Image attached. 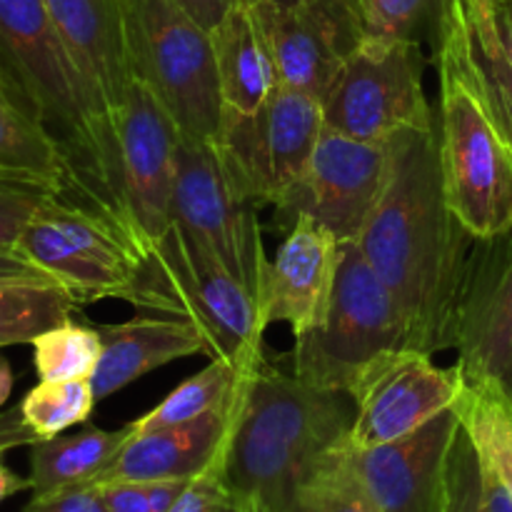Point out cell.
Wrapping results in <instances>:
<instances>
[{"label": "cell", "instance_id": "obj_16", "mask_svg": "<svg viewBox=\"0 0 512 512\" xmlns=\"http://www.w3.org/2000/svg\"><path fill=\"white\" fill-rule=\"evenodd\" d=\"M463 388L458 365L440 368L433 353L403 348L385 355L350 390L355 418L348 440L358 448L393 443L455 408Z\"/></svg>", "mask_w": 512, "mask_h": 512}, {"label": "cell", "instance_id": "obj_44", "mask_svg": "<svg viewBox=\"0 0 512 512\" xmlns=\"http://www.w3.org/2000/svg\"><path fill=\"white\" fill-rule=\"evenodd\" d=\"M498 30H500V40H503L505 55H508V60L512 65V0H500Z\"/></svg>", "mask_w": 512, "mask_h": 512}, {"label": "cell", "instance_id": "obj_27", "mask_svg": "<svg viewBox=\"0 0 512 512\" xmlns=\"http://www.w3.org/2000/svg\"><path fill=\"white\" fill-rule=\"evenodd\" d=\"M253 370L210 358V363L200 373L180 383L168 398L160 400L150 413L133 420L130 425H133L135 433H150V430L190 423V420L200 418V415L210 413V410L220 408V405H228L240 393L245 378Z\"/></svg>", "mask_w": 512, "mask_h": 512}, {"label": "cell", "instance_id": "obj_40", "mask_svg": "<svg viewBox=\"0 0 512 512\" xmlns=\"http://www.w3.org/2000/svg\"><path fill=\"white\" fill-rule=\"evenodd\" d=\"M465 15L475 33L493 35L498 33V5L500 0H460Z\"/></svg>", "mask_w": 512, "mask_h": 512}, {"label": "cell", "instance_id": "obj_48", "mask_svg": "<svg viewBox=\"0 0 512 512\" xmlns=\"http://www.w3.org/2000/svg\"><path fill=\"white\" fill-rule=\"evenodd\" d=\"M353 3H355V5H358V10H360V5H363V0H353Z\"/></svg>", "mask_w": 512, "mask_h": 512}, {"label": "cell", "instance_id": "obj_33", "mask_svg": "<svg viewBox=\"0 0 512 512\" xmlns=\"http://www.w3.org/2000/svg\"><path fill=\"white\" fill-rule=\"evenodd\" d=\"M445 512H480V460L463 428L450 450Z\"/></svg>", "mask_w": 512, "mask_h": 512}, {"label": "cell", "instance_id": "obj_28", "mask_svg": "<svg viewBox=\"0 0 512 512\" xmlns=\"http://www.w3.org/2000/svg\"><path fill=\"white\" fill-rule=\"evenodd\" d=\"M30 345L40 380H90L103 353L98 328L80 325L73 318L40 333Z\"/></svg>", "mask_w": 512, "mask_h": 512}, {"label": "cell", "instance_id": "obj_17", "mask_svg": "<svg viewBox=\"0 0 512 512\" xmlns=\"http://www.w3.org/2000/svg\"><path fill=\"white\" fill-rule=\"evenodd\" d=\"M453 350L463 375L495 380L512 395V230L470 248Z\"/></svg>", "mask_w": 512, "mask_h": 512}, {"label": "cell", "instance_id": "obj_23", "mask_svg": "<svg viewBox=\"0 0 512 512\" xmlns=\"http://www.w3.org/2000/svg\"><path fill=\"white\" fill-rule=\"evenodd\" d=\"M133 435V425L103 430L85 425L70 435L38 440L30 445V485L33 495L95 483Z\"/></svg>", "mask_w": 512, "mask_h": 512}, {"label": "cell", "instance_id": "obj_10", "mask_svg": "<svg viewBox=\"0 0 512 512\" xmlns=\"http://www.w3.org/2000/svg\"><path fill=\"white\" fill-rule=\"evenodd\" d=\"M173 220L260 303L270 258L258 203L233 178L215 140L180 138Z\"/></svg>", "mask_w": 512, "mask_h": 512}, {"label": "cell", "instance_id": "obj_12", "mask_svg": "<svg viewBox=\"0 0 512 512\" xmlns=\"http://www.w3.org/2000/svg\"><path fill=\"white\" fill-rule=\"evenodd\" d=\"M323 118L328 128L378 143L400 130L435 125L418 40L365 35L325 95Z\"/></svg>", "mask_w": 512, "mask_h": 512}, {"label": "cell", "instance_id": "obj_30", "mask_svg": "<svg viewBox=\"0 0 512 512\" xmlns=\"http://www.w3.org/2000/svg\"><path fill=\"white\" fill-rule=\"evenodd\" d=\"M468 53L480 95H483L500 135L512 150V65L505 55L500 30L498 35L483 38L468 23Z\"/></svg>", "mask_w": 512, "mask_h": 512}, {"label": "cell", "instance_id": "obj_36", "mask_svg": "<svg viewBox=\"0 0 512 512\" xmlns=\"http://www.w3.org/2000/svg\"><path fill=\"white\" fill-rule=\"evenodd\" d=\"M298 512H370V510H365L363 505L355 503L353 498L340 493V490L333 488V485L315 480V483H310V488L305 490Z\"/></svg>", "mask_w": 512, "mask_h": 512}, {"label": "cell", "instance_id": "obj_3", "mask_svg": "<svg viewBox=\"0 0 512 512\" xmlns=\"http://www.w3.org/2000/svg\"><path fill=\"white\" fill-rule=\"evenodd\" d=\"M0 78L63 143L73 170L63 193L108 215L113 120L75 68L45 0H0Z\"/></svg>", "mask_w": 512, "mask_h": 512}, {"label": "cell", "instance_id": "obj_21", "mask_svg": "<svg viewBox=\"0 0 512 512\" xmlns=\"http://www.w3.org/2000/svg\"><path fill=\"white\" fill-rule=\"evenodd\" d=\"M103 353L90 385L95 400H105L130 383L190 355L208 353L198 325L178 315H135L125 323L98 325Z\"/></svg>", "mask_w": 512, "mask_h": 512}, {"label": "cell", "instance_id": "obj_25", "mask_svg": "<svg viewBox=\"0 0 512 512\" xmlns=\"http://www.w3.org/2000/svg\"><path fill=\"white\" fill-rule=\"evenodd\" d=\"M455 410L475 453L512 495V395L495 380L463 375Z\"/></svg>", "mask_w": 512, "mask_h": 512}, {"label": "cell", "instance_id": "obj_41", "mask_svg": "<svg viewBox=\"0 0 512 512\" xmlns=\"http://www.w3.org/2000/svg\"><path fill=\"white\" fill-rule=\"evenodd\" d=\"M190 480H148V498L153 512H168L178 503L183 490L188 488Z\"/></svg>", "mask_w": 512, "mask_h": 512}, {"label": "cell", "instance_id": "obj_15", "mask_svg": "<svg viewBox=\"0 0 512 512\" xmlns=\"http://www.w3.org/2000/svg\"><path fill=\"white\" fill-rule=\"evenodd\" d=\"M390 178V140H360L325 125L298 185L280 210L310 215L355 243Z\"/></svg>", "mask_w": 512, "mask_h": 512}, {"label": "cell", "instance_id": "obj_42", "mask_svg": "<svg viewBox=\"0 0 512 512\" xmlns=\"http://www.w3.org/2000/svg\"><path fill=\"white\" fill-rule=\"evenodd\" d=\"M15 275H45V273L40 268H35L28 258H23L18 250L0 248V278H15Z\"/></svg>", "mask_w": 512, "mask_h": 512}, {"label": "cell", "instance_id": "obj_35", "mask_svg": "<svg viewBox=\"0 0 512 512\" xmlns=\"http://www.w3.org/2000/svg\"><path fill=\"white\" fill-rule=\"evenodd\" d=\"M108 512H153L148 498V485L138 480H113L98 483Z\"/></svg>", "mask_w": 512, "mask_h": 512}, {"label": "cell", "instance_id": "obj_26", "mask_svg": "<svg viewBox=\"0 0 512 512\" xmlns=\"http://www.w3.org/2000/svg\"><path fill=\"white\" fill-rule=\"evenodd\" d=\"M75 295L48 275L0 278V348L33 343L40 333L73 318Z\"/></svg>", "mask_w": 512, "mask_h": 512}, {"label": "cell", "instance_id": "obj_9", "mask_svg": "<svg viewBox=\"0 0 512 512\" xmlns=\"http://www.w3.org/2000/svg\"><path fill=\"white\" fill-rule=\"evenodd\" d=\"M460 428L458 410L450 408L393 443L358 448L345 438L325 455L315 480L370 512H445L450 450Z\"/></svg>", "mask_w": 512, "mask_h": 512}, {"label": "cell", "instance_id": "obj_43", "mask_svg": "<svg viewBox=\"0 0 512 512\" xmlns=\"http://www.w3.org/2000/svg\"><path fill=\"white\" fill-rule=\"evenodd\" d=\"M23 490H33L30 478H20L15 470H10L8 465L3 463V455H0V505L8 498H13V495L23 493Z\"/></svg>", "mask_w": 512, "mask_h": 512}, {"label": "cell", "instance_id": "obj_24", "mask_svg": "<svg viewBox=\"0 0 512 512\" xmlns=\"http://www.w3.org/2000/svg\"><path fill=\"white\" fill-rule=\"evenodd\" d=\"M0 168L43 178L63 193L70 183V158L63 143L25 108L0 78Z\"/></svg>", "mask_w": 512, "mask_h": 512}, {"label": "cell", "instance_id": "obj_13", "mask_svg": "<svg viewBox=\"0 0 512 512\" xmlns=\"http://www.w3.org/2000/svg\"><path fill=\"white\" fill-rule=\"evenodd\" d=\"M35 268L63 283L80 305L120 300L133 280V243L108 215L55 193L15 243Z\"/></svg>", "mask_w": 512, "mask_h": 512}, {"label": "cell", "instance_id": "obj_31", "mask_svg": "<svg viewBox=\"0 0 512 512\" xmlns=\"http://www.w3.org/2000/svg\"><path fill=\"white\" fill-rule=\"evenodd\" d=\"M443 0H363L360 18L365 35L388 40H418V33L435 20Z\"/></svg>", "mask_w": 512, "mask_h": 512}, {"label": "cell", "instance_id": "obj_29", "mask_svg": "<svg viewBox=\"0 0 512 512\" xmlns=\"http://www.w3.org/2000/svg\"><path fill=\"white\" fill-rule=\"evenodd\" d=\"M95 403L90 380H40L18 405L25 425L45 440L88 423Z\"/></svg>", "mask_w": 512, "mask_h": 512}, {"label": "cell", "instance_id": "obj_2", "mask_svg": "<svg viewBox=\"0 0 512 512\" xmlns=\"http://www.w3.org/2000/svg\"><path fill=\"white\" fill-rule=\"evenodd\" d=\"M348 393L313 388L260 363L248 375L223 460L235 512H298L325 455L348 438Z\"/></svg>", "mask_w": 512, "mask_h": 512}, {"label": "cell", "instance_id": "obj_11", "mask_svg": "<svg viewBox=\"0 0 512 512\" xmlns=\"http://www.w3.org/2000/svg\"><path fill=\"white\" fill-rule=\"evenodd\" d=\"M325 128L323 103L278 88L253 113L223 108L218 143L225 165L258 205L283 208Z\"/></svg>", "mask_w": 512, "mask_h": 512}, {"label": "cell", "instance_id": "obj_39", "mask_svg": "<svg viewBox=\"0 0 512 512\" xmlns=\"http://www.w3.org/2000/svg\"><path fill=\"white\" fill-rule=\"evenodd\" d=\"M173 3L210 33L240 0H173Z\"/></svg>", "mask_w": 512, "mask_h": 512}, {"label": "cell", "instance_id": "obj_47", "mask_svg": "<svg viewBox=\"0 0 512 512\" xmlns=\"http://www.w3.org/2000/svg\"><path fill=\"white\" fill-rule=\"evenodd\" d=\"M240 3H258V0H240ZM270 3H278V5H293L298 0H270Z\"/></svg>", "mask_w": 512, "mask_h": 512}, {"label": "cell", "instance_id": "obj_5", "mask_svg": "<svg viewBox=\"0 0 512 512\" xmlns=\"http://www.w3.org/2000/svg\"><path fill=\"white\" fill-rule=\"evenodd\" d=\"M120 300L195 323L210 358L248 370L265 363L268 325L255 295L175 220L158 243L140 253Z\"/></svg>", "mask_w": 512, "mask_h": 512}, {"label": "cell", "instance_id": "obj_37", "mask_svg": "<svg viewBox=\"0 0 512 512\" xmlns=\"http://www.w3.org/2000/svg\"><path fill=\"white\" fill-rule=\"evenodd\" d=\"M38 440V435L25 425L23 415H20V405H13L5 413H0V455L15 448H30Z\"/></svg>", "mask_w": 512, "mask_h": 512}, {"label": "cell", "instance_id": "obj_46", "mask_svg": "<svg viewBox=\"0 0 512 512\" xmlns=\"http://www.w3.org/2000/svg\"><path fill=\"white\" fill-rule=\"evenodd\" d=\"M0 180H40V183H45V180L38 178V175L20 173V170H8V168H0Z\"/></svg>", "mask_w": 512, "mask_h": 512}, {"label": "cell", "instance_id": "obj_22", "mask_svg": "<svg viewBox=\"0 0 512 512\" xmlns=\"http://www.w3.org/2000/svg\"><path fill=\"white\" fill-rule=\"evenodd\" d=\"M215 70L223 108L253 113L278 88L268 43L255 23L253 10L238 3L213 30Z\"/></svg>", "mask_w": 512, "mask_h": 512}, {"label": "cell", "instance_id": "obj_6", "mask_svg": "<svg viewBox=\"0 0 512 512\" xmlns=\"http://www.w3.org/2000/svg\"><path fill=\"white\" fill-rule=\"evenodd\" d=\"M413 348L398 300L355 243H343L323 325L295 340L293 375L313 388L348 393L378 360Z\"/></svg>", "mask_w": 512, "mask_h": 512}, {"label": "cell", "instance_id": "obj_14", "mask_svg": "<svg viewBox=\"0 0 512 512\" xmlns=\"http://www.w3.org/2000/svg\"><path fill=\"white\" fill-rule=\"evenodd\" d=\"M273 58L275 78L323 103L345 60L363 43L365 25L353 0L245 3Z\"/></svg>", "mask_w": 512, "mask_h": 512}, {"label": "cell", "instance_id": "obj_4", "mask_svg": "<svg viewBox=\"0 0 512 512\" xmlns=\"http://www.w3.org/2000/svg\"><path fill=\"white\" fill-rule=\"evenodd\" d=\"M438 35V150L445 198L475 240H488L512 230V150L475 83L460 0H443Z\"/></svg>", "mask_w": 512, "mask_h": 512}, {"label": "cell", "instance_id": "obj_18", "mask_svg": "<svg viewBox=\"0 0 512 512\" xmlns=\"http://www.w3.org/2000/svg\"><path fill=\"white\" fill-rule=\"evenodd\" d=\"M343 260V240L313 220L295 215L288 238L268 263L260 313L263 323H285L293 338L323 325Z\"/></svg>", "mask_w": 512, "mask_h": 512}, {"label": "cell", "instance_id": "obj_38", "mask_svg": "<svg viewBox=\"0 0 512 512\" xmlns=\"http://www.w3.org/2000/svg\"><path fill=\"white\" fill-rule=\"evenodd\" d=\"M480 512H512L510 490L483 460H480Z\"/></svg>", "mask_w": 512, "mask_h": 512}, {"label": "cell", "instance_id": "obj_32", "mask_svg": "<svg viewBox=\"0 0 512 512\" xmlns=\"http://www.w3.org/2000/svg\"><path fill=\"white\" fill-rule=\"evenodd\" d=\"M55 193L40 180H0V248L15 250L25 225Z\"/></svg>", "mask_w": 512, "mask_h": 512}, {"label": "cell", "instance_id": "obj_34", "mask_svg": "<svg viewBox=\"0 0 512 512\" xmlns=\"http://www.w3.org/2000/svg\"><path fill=\"white\" fill-rule=\"evenodd\" d=\"M23 512H108L103 493L95 483L73 485L53 493L33 495Z\"/></svg>", "mask_w": 512, "mask_h": 512}, {"label": "cell", "instance_id": "obj_1", "mask_svg": "<svg viewBox=\"0 0 512 512\" xmlns=\"http://www.w3.org/2000/svg\"><path fill=\"white\" fill-rule=\"evenodd\" d=\"M475 238L445 198L438 120L390 138V178L355 245L398 300L410 345L453 350L455 315Z\"/></svg>", "mask_w": 512, "mask_h": 512}, {"label": "cell", "instance_id": "obj_19", "mask_svg": "<svg viewBox=\"0 0 512 512\" xmlns=\"http://www.w3.org/2000/svg\"><path fill=\"white\" fill-rule=\"evenodd\" d=\"M240 395H243V388L228 405H220L190 423L170 425V428L150 430V433L133 430L128 443L100 473L95 485L113 483V480H138V483L195 480L223 465L235 415H238Z\"/></svg>", "mask_w": 512, "mask_h": 512}, {"label": "cell", "instance_id": "obj_20", "mask_svg": "<svg viewBox=\"0 0 512 512\" xmlns=\"http://www.w3.org/2000/svg\"><path fill=\"white\" fill-rule=\"evenodd\" d=\"M65 50L88 88L113 120L123 103L130 68L128 25L123 0H45Z\"/></svg>", "mask_w": 512, "mask_h": 512}, {"label": "cell", "instance_id": "obj_8", "mask_svg": "<svg viewBox=\"0 0 512 512\" xmlns=\"http://www.w3.org/2000/svg\"><path fill=\"white\" fill-rule=\"evenodd\" d=\"M180 138L183 135L163 103L140 80H133L113 113L105 203L138 258L173 223Z\"/></svg>", "mask_w": 512, "mask_h": 512}, {"label": "cell", "instance_id": "obj_45", "mask_svg": "<svg viewBox=\"0 0 512 512\" xmlns=\"http://www.w3.org/2000/svg\"><path fill=\"white\" fill-rule=\"evenodd\" d=\"M13 383H15V375H13V368H10L8 360L0 355V408H3L5 403H8L10 393H13Z\"/></svg>", "mask_w": 512, "mask_h": 512}, {"label": "cell", "instance_id": "obj_7", "mask_svg": "<svg viewBox=\"0 0 512 512\" xmlns=\"http://www.w3.org/2000/svg\"><path fill=\"white\" fill-rule=\"evenodd\" d=\"M133 78L163 103L180 135L215 140L223 120L210 33L173 0H123Z\"/></svg>", "mask_w": 512, "mask_h": 512}]
</instances>
